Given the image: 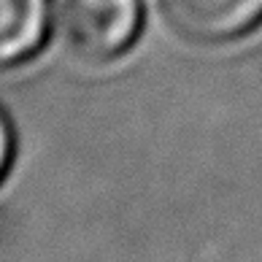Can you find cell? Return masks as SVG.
Instances as JSON below:
<instances>
[{
	"label": "cell",
	"instance_id": "obj_3",
	"mask_svg": "<svg viewBox=\"0 0 262 262\" xmlns=\"http://www.w3.org/2000/svg\"><path fill=\"white\" fill-rule=\"evenodd\" d=\"M43 33V0H0V68L30 54Z\"/></svg>",
	"mask_w": 262,
	"mask_h": 262
},
{
	"label": "cell",
	"instance_id": "obj_4",
	"mask_svg": "<svg viewBox=\"0 0 262 262\" xmlns=\"http://www.w3.org/2000/svg\"><path fill=\"white\" fill-rule=\"evenodd\" d=\"M8 157H11V133H8V124L0 114V176H3L6 165H8Z\"/></svg>",
	"mask_w": 262,
	"mask_h": 262
},
{
	"label": "cell",
	"instance_id": "obj_1",
	"mask_svg": "<svg viewBox=\"0 0 262 262\" xmlns=\"http://www.w3.org/2000/svg\"><path fill=\"white\" fill-rule=\"evenodd\" d=\"M138 0H52L54 35L84 62L119 57L138 30Z\"/></svg>",
	"mask_w": 262,
	"mask_h": 262
},
{
	"label": "cell",
	"instance_id": "obj_2",
	"mask_svg": "<svg viewBox=\"0 0 262 262\" xmlns=\"http://www.w3.org/2000/svg\"><path fill=\"white\" fill-rule=\"evenodd\" d=\"M173 27L203 43L244 35L262 19V0H162Z\"/></svg>",
	"mask_w": 262,
	"mask_h": 262
}]
</instances>
